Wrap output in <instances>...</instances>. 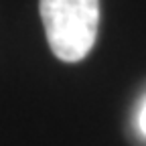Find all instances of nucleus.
Here are the masks:
<instances>
[{
  "label": "nucleus",
  "instance_id": "nucleus-2",
  "mask_svg": "<svg viewBox=\"0 0 146 146\" xmlns=\"http://www.w3.org/2000/svg\"><path fill=\"white\" fill-rule=\"evenodd\" d=\"M140 130H142V134L146 136V100H144L142 110H140Z\"/></svg>",
  "mask_w": 146,
  "mask_h": 146
},
{
  "label": "nucleus",
  "instance_id": "nucleus-1",
  "mask_svg": "<svg viewBox=\"0 0 146 146\" xmlns=\"http://www.w3.org/2000/svg\"><path fill=\"white\" fill-rule=\"evenodd\" d=\"M47 43L57 59L77 63L98 36L100 0H39Z\"/></svg>",
  "mask_w": 146,
  "mask_h": 146
}]
</instances>
